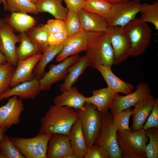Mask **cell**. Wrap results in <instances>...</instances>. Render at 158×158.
Wrapping results in <instances>:
<instances>
[{
	"label": "cell",
	"instance_id": "1",
	"mask_svg": "<svg viewBox=\"0 0 158 158\" xmlns=\"http://www.w3.org/2000/svg\"><path fill=\"white\" fill-rule=\"evenodd\" d=\"M78 119L76 109L67 106L52 105L41 119L38 133L68 135L73 124Z\"/></svg>",
	"mask_w": 158,
	"mask_h": 158
},
{
	"label": "cell",
	"instance_id": "2",
	"mask_svg": "<svg viewBox=\"0 0 158 158\" xmlns=\"http://www.w3.org/2000/svg\"><path fill=\"white\" fill-rule=\"evenodd\" d=\"M85 55L91 66L95 69L97 65L110 68L114 64V55L110 37L106 32H88Z\"/></svg>",
	"mask_w": 158,
	"mask_h": 158
},
{
	"label": "cell",
	"instance_id": "3",
	"mask_svg": "<svg viewBox=\"0 0 158 158\" xmlns=\"http://www.w3.org/2000/svg\"><path fill=\"white\" fill-rule=\"evenodd\" d=\"M130 45V56L134 57L142 54L150 44L152 30L147 23L138 18L123 28Z\"/></svg>",
	"mask_w": 158,
	"mask_h": 158
},
{
	"label": "cell",
	"instance_id": "4",
	"mask_svg": "<svg viewBox=\"0 0 158 158\" xmlns=\"http://www.w3.org/2000/svg\"><path fill=\"white\" fill-rule=\"evenodd\" d=\"M148 140L143 129L137 131L117 132L118 146L124 158H146L145 149Z\"/></svg>",
	"mask_w": 158,
	"mask_h": 158
},
{
	"label": "cell",
	"instance_id": "5",
	"mask_svg": "<svg viewBox=\"0 0 158 158\" xmlns=\"http://www.w3.org/2000/svg\"><path fill=\"white\" fill-rule=\"evenodd\" d=\"M83 109H76L78 114L87 147L93 146L99 135L102 121V113L94 105L85 102Z\"/></svg>",
	"mask_w": 158,
	"mask_h": 158
},
{
	"label": "cell",
	"instance_id": "6",
	"mask_svg": "<svg viewBox=\"0 0 158 158\" xmlns=\"http://www.w3.org/2000/svg\"><path fill=\"white\" fill-rule=\"evenodd\" d=\"M52 135L38 133L32 138L10 137V138L26 158H47L48 144Z\"/></svg>",
	"mask_w": 158,
	"mask_h": 158
},
{
	"label": "cell",
	"instance_id": "7",
	"mask_svg": "<svg viewBox=\"0 0 158 158\" xmlns=\"http://www.w3.org/2000/svg\"><path fill=\"white\" fill-rule=\"evenodd\" d=\"M117 132L111 113L108 111L103 113L100 132L94 144L104 147L110 158L122 157L117 143Z\"/></svg>",
	"mask_w": 158,
	"mask_h": 158
},
{
	"label": "cell",
	"instance_id": "8",
	"mask_svg": "<svg viewBox=\"0 0 158 158\" xmlns=\"http://www.w3.org/2000/svg\"><path fill=\"white\" fill-rule=\"evenodd\" d=\"M141 4L134 0H127L112 5L107 20L109 27H124L135 18L140 12Z\"/></svg>",
	"mask_w": 158,
	"mask_h": 158
},
{
	"label": "cell",
	"instance_id": "9",
	"mask_svg": "<svg viewBox=\"0 0 158 158\" xmlns=\"http://www.w3.org/2000/svg\"><path fill=\"white\" fill-rule=\"evenodd\" d=\"M80 56L78 54L68 57L57 64H51L49 71L38 80L41 91H47L55 83L63 78L68 73V69L77 62Z\"/></svg>",
	"mask_w": 158,
	"mask_h": 158
},
{
	"label": "cell",
	"instance_id": "10",
	"mask_svg": "<svg viewBox=\"0 0 158 158\" xmlns=\"http://www.w3.org/2000/svg\"><path fill=\"white\" fill-rule=\"evenodd\" d=\"M8 98L6 104L0 107V128L5 130L20 124L25 109L23 100L19 97L14 96Z\"/></svg>",
	"mask_w": 158,
	"mask_h": 158
},
{
	"label": "cell",
	"instance_id": "11",
	"mask_svg": "<svg viewBox=\"0 0 158 158\" xmlns=\"http://www.w3.org/2000/svg\"><path fill=\"white\" fill-rule=\"evenodd\" d=\"M19 42L18 36L15 34L13 28L4 21L0 27V52L4 55L7 62L15 68L18 62L16 44Z\"/></svg>",
	"mask_w": 158,
	"mask_h": 158
},
{
	"label": "cell",
	"instance_id": "12",
	"mask_svg": "<svg viewBox=\"0 0 158 158\" xmlns=\"http://www.w3.org/2000/svg\"><path fill=\"white\" fill-rule=\"evenodd\" d=\"M151 90L149 85L144 82L139 83L136 90L133 92L121 96L118 94L110 108L113 116L124 110L134 105L141 100L150 95Z\"/></svg>",
	"mask_w": 158,
	"mask_h": 158
},
{
	"label": "cell",
	"instance_id": "13",
	"mask_svg": "<svg viewBox=\"0 0 158 158\" xmlns=\"http://www.w3.org/2000/svg\"><path fill=\"white\" fill-rule=\"evenodd\" d=\"M109 34L114 55V64L118 65L130 56V45L123 31L119 26L109 27Z\"/></svg>",
	"mask_w": 158,
	"mask_h": 158
},
{
	"label": "cell",
	"instance_id": "14",
	"mask_svg": "<svg viewBox=\"0 0 158 158\" xmlns=\"http://www.w3.org/2000/svg\"><path fill=\"white\" fill-rule=\"evenodd\" d=\"M42 54L40 52L26 59L18 61L10 84L11 88L35 78L32 74L33 71L40 60Z\"/></svg>",
	"mask_w": 158,
	"mask_h": 158
},
{
	"label": "cell",
	"instance_id": "15",
	"mask_svg": "<svg viewBox=\"0 0 158 158\" xmlns=\"http://www.w3.org/2000/svg\"><path fill=\"white\" fill-rule=\"evenodd\" d=\"M88 34V32L84 30L69 37L63 44L62 51L56 56V61L61 62L69 56L85 51Z\"/></svg>",
	"mask_w": 158,
	"mask_h": 158
},
{
	"label": "cell",
	"instance_id": "16",
	"mask_svg": "<svg viewBox=\"0 0 158 158\" xmlns=\"http://www.w3.org/2000/svg\"><path fill=\"white\" fill-rule=\"evenodd\" d=\"M41 91L38 80L34 78L9 88L0 97V101L14 96L22 100L34 99Z\"/></svg>",
	"mask_w": 158,
	"mask_h": 158
},
{
	"label": "cell",
	"instance_id": "17",
	"mask_svg": "<svg viewBox=\"0 0 158 158\" xmlns=\"http://www.w3.org/2000/svg\"><path fill=\"white\" fill-rule=\"evenodd\" d=\"M154 99L150 95L134 105L132 115L133 124L130 128L133 131L142 129L144 123L153 109Z\"/></svg>",
	"mask_w": 158,
	"mask_h": 158
},
{
	"label": "cell",
	"instance_id": "18",
	"mask_svg": "<svg viewBox=\"0 0 158 158\" xmlns=\"http://www.w3.org/2000/svg\"><path fill=\"white\" fill-rule=\"evenodd\" d=\"M101 73L108 88L116 93L127 95L132 92L134 86L122 80L113 72L111 68L105 65H97L95 67Z\"/></svg>",
	"mask_w": 158,
	"mask_h": 158
},
{
	"label": "cell",
	"instance_id": "19",
	"mask_svg": "<svg viewBox=\"0 0 158 158\" xmlns=\"http://www.w3.org/2000/svg\"><path fill=\"white\" fill-rule=\"evenodd\" d=\"M73 152L68 136L52 134L48 144L47 158H62L66 154Z\"/></svg>",
	"mask_w": 158,
	"mask_h": 158
},
{
	"label": "cell",
	"instance_id": "20",
	"mask_svg": "<svg viewBox=\"0 0 158 158\" xmlns=\"http://www.w3.org/2000/svg\"><path fill=\"white\" fill-rule=\"evenodd\" d=\"M62 92L54 98V105L67 106L75 109H84L86 97L79 92L76 87L72 86Z\"/></svg>",
	"mask_w": 158,
	"mask_h": 158
},
{
	"label": "cell",
	"instance_id": "21",
	"mask_svg": "<svg viewBox=\"0 0 158 158\" xmlns=\"http://www.w3.org/2000/svg\"><path fill=\"white\" fill-rule=\"evenodd\" d=\"M118 93L108 87L93 91L92 95L86 97V102L94 105L102 113L108 111Z\"/></svg>",
	"mask_w": 158,
	"mask_h": 158
},
{
	"label": "cell",
	"instance_id": "22",
	"mask_svg": "<svg viewBox=\"0 0 158 158\" xmlns=\"http://www.w3.org/2000/svg\"><path fill=\"white\" fill-rule=\"evenodd\" d=\"M78 14L84 31L94 32L107 31L109 27L106 19L83 9Z\"/></svg>",
	"mask_w": 158,
	"mask_h": 158
},
{
	"label": "cell",
	"instance_id": "23",
	"mask_svg": "<svg viewBox=\"0 0 158 158\" xmlns=\"http://www.w3.org/2000/svg\"><path fill=\"white\" fill-rule=\"evenodd\" d=\"M91 66V63L85 55L80 57L78 60L70 66L64 82L60 87V92H62L71 88L87 67Z\"/></svg>",
	"mask_w": 158,
	"mask_h": 158
},
{
	"label": "cell",
	"instance_id": "24",
	"mask_svg": "<svg viewBox=\"0 0 158 158\" xmlns=\"http://www.w3.org/2000/svg\"><path fill=\"white\" fill-rule=\"evenodd\" d=\"M68 136L73 153L84 158L87 147L79 118L73 124Z\"/></svg>",
	"mask_w": 158,
	"mask_h": 158
},
{
	"label": "cell",
	"instance_id": "25",
	"mask_svg": "<svg viewBox=\"0 0 158 158\" xmlns=\"http://www.w3.org/2000/svg\"><path fill=\"white\" fill-rule=\"evenodd\" d=\"M13 30L20 33L26 32L35 26L36 19L28 14L12 12L9 16L3 19Z\"/></svg>",
	"mask_w": 158,
	"mask_h": 158
},
{
	"label": "cell",
	"instance_id": "26",
	"mask_svg": "<svg viewBox=\"0 0 158 158\" xmlns=\"http://www.w3.org/2000/svg\"><path fill=\"white\" fill-rule=\"evenodd\" d=\"M63 0H39L35 4L38 13L47 12L55 19L65 20L68 9L63 6Z\"/></svg>",
	"mask_w": 158,
	"mask_h": 158
},
{
	"label": "cell",
	"instance_id": "27",
	"mask_svg": "<svg viewBox=\"0 0 158 158\" xmlns=\"http://www.w3.org/2000/svg\"><path fill=\"white\" fill-rule=\"evenodd\" d=\"M63 44L58 45H49L42 53L41 58L35 67L32 72L34 78L38 80L40 79L44 75L45 68L55 57L62 51Z\"/></svg>",
	"mask_w": 158,
	"mask_h": 158
},
{
	"label": "cell",
	"instance_id": "28",
	"mask_svg": "<svg viewBox=\"0 0 158 158\" xmlns=\"http://www.w3.org/2000/svg\"><path fill=\"white\" fill-rule=\"evenodd\" d=\"M18 36L20 43L16 49V56L18 61L26 59L41 52L26 32L20 33Z\"/></svg>",
	"mask_w": 158,
	"mask_h": 158
},
{
	"label": "cell",
	"instance_id": "29",
	"mask_svg": "<svg viewBox=\"0 0 158 158\" xmlns=\"http://www.w3.org/2000/svg\"><path fill=\"white\" fill-rule=\"evenodd\" d=\"M26 33L40 52L42 53L49 45L48 33L44 24H41L35 26Z\"/></svg>",
	"mask_w": 158,
	"mask_h": 158
},
{
	"label": "cell",
	"instance_id": "30",
	"mask_svg": "<svg viewBox=\"0 0 158 158\" xmlns=\"http://www.w3.org/2000/svg\"><path fill=\"white\" fill-rule=\"evenodd\" d=\"M112 5L105 0H85L82 9L97 14L107 20Z\"/></svg>",
	"mask_w": 158,
	"mask_h": 158
},
{
	"label": "cell",
	"instance_id": "31",
	"mask_svg": "<svg viewBox=\"0 0 158 158\" xmlns=\"http://www.w3.org/2000/svg\"><path fill=\"white\" fill-rule=\"evenodd\" d=\"M7 11L37 14L39 13L35 4L30 0H6Z\"/></svg>",
	"mask_w": 158,
	"mask_h": 158
},
{
	"label": "cell",
	"instance_id": "32",
	"mask_svg": "<svg viewBox=\"0 0 158 158\" xmlns=\"http://www.w3.org/2000/svg\"><path fill=\"white\" fill-rule=\"evenodd\" d=\"M140 12L141 19L144 22L152 24L157 30H158V0L152 4L146 3L141 4Z\"/></svg>",
	"mask_w": 158,
	"mask_h": 158
},
{
	"label": "cell",
	"instance_id": "33",
	"mask_svg": "<svg viewBox=\"0 0 158 158\" xmlns=\"http://www.w3.org/2000/svg\"><path fill=\"white\" fill-rule=\"evenodd\" d=\"M5 134L0 142V158H26Z\"/></svg>",
	"mask_w": 158,
	"mask_h": 158
},
{
	"label": "cell",
	"instance_id": "34",
	"mask_svg": "<svg viewBox=\"0 0 158 158\" xmlns=\"http://www.w3.org/2000/svg\"><path fill=\"white\" fill-rule=\"evenodd\" d=\"M147 137L150 139L146 145L145 153L146 158H158V128H152L145 130Z\"/></svg>",
	"mask_w": 158,
	"mask_h": 158
},
{
	"label": "cell",
	"instance_id": "35",
	"mask_svg": "<svg viewBox=\"0 0 158 158\" xmlns=\"http://www.w3.org/2000/svg\"><path fill=\"white\" fill-rule=\"evenodd\" d=\"M15 68L8 62L0 63V97L9 88Z\"/></svg>",
	"mask_w": 158,
	"mask_h": 158
},
{
	"label": "cell",
	"instance_id": "36",
	"mask_svg": "<svg viewBox=\"0 0 158 158\" xmlns=\"http://www.w3.org/2000/svg\"><path fill=\"white\" fill-rule=\"evenodd\" d=\"M66 31L69 37L84 31L78 14L68 10L64 20Z\"/></svg>",
	"mask_w": 158,
	"mask_h": 158
},
{
	"label": "cell",
	"instance_id": "37",
	"mask_svg": "<svg viewBox=\"0 0 158 158\" xmlns=\"http://www.w3.org/2000/svg\"><path fill=\"white\" fill-rule=\"evenodd\" d=\"M131 108L123 110L113 116L117 131L124 130L133 131L129 127V118L132 114Z\"/></svg>",
	"mask_w": 158,
	"mask_h": 158
},
{
	"label": "cell",
	"instance_id": "38",
	"mask_svg": "<svg viewBox=\"0 0 158 158\" xmlns=\"http://www.w3.org/2000/svg\"><path fill=\"white\" fill-rule=\"evenodd\" d=\"M84 158H110L109 154L103 147L94 144L88 148Z\"/></svg>",
	"mask_w": 158,
	"mask_h": 158
},
{
	"label": "cell",
	"instance_id": "39",
	"mask_svg": "<svg viewBox=\"0 0 158 158\" xmlns=\"http://www.w3.org/2000/svg\"><path fill=\"white\" fill-rule=\"evenodd\" d=\"M45 26L49 33H57L66 31L64 20L56 19L48 20Z\"/></svg>",
	"mask_w": 158,
	"mask_h": 158
},
{
	"label": "cell",
	"instance_id": "40",
	"mask_svg": "<svg viewBox=\"0 0 158 158\" xmlns=\"http://www.w3.org/2000/svg\"><path fill=\"white\" fill-rule=\"evenodd\" d=\"M142 129L145 130L152 128H158V99L155 98L153 109Z\"/></svg>",
	"mask_w": 158,
	"mask_h": 158
},
{
	"label": "cell",
	"instance_id": "41",
	"mask_svg": "<svg viewBox=\"0 0 158 158\" xmlns=\"http://www.w3.org/2000/svg\"><path fill=\"white\" fill-rule=\"evenodd\" d=\"M69 37L66 31L55 33H48V44L51 45L64 44Z\"/></svg>",
	"mask_w": 158,
	"mask_h": 158
},
{
	"label": "cell",
	"instance_id": "42",
	"mask_svg": "<svg viewBox=\"0 0 158 158\" xmlns=\"http://www.w3.org/2000/svg\"><path fill=\"white\" fill-rule=\"evenodd\" d=\"M66 5L68 10H71L78 13L79 11L82 9L85 0H63Z\"/></svg>",
	"mask_w": 158,
	"mask_h": 158
},
{
	"label": "cell",
	"instance_id": "43",
	"mask_svg": "<svg viewBox=\"0 0 158 158\" xmlns=\"http://www.w3.org/2000/svg\"><path fill=\"white\" fill-rule=\"evenodd\" d=\"M62 158H81V157L73 152H71L66 154Z\"/></svg>",
	"mask_w": 158,
	"mask_h": 158
},
{
	"label": "cell",
	"instance_id": "44",
	"mask_svg": "<svg viewBox=\"0 0 158 158\" xmlns=\"http://www.w3.org/2000/svg\"><path fill=\"white\" fill-rule=\"evenodd\" d=\"M6 62L7 60L4 55L0 52V63H4Z\"/></svg>",
	"mask_w": 158,
	"mask_h": 158
},
{
	"label": "cell",
	"instance_id": "45",
	"mask_svg": "<svg viewBox=\"0 0 158 158\" xmlns=\"http://www.w3.org/2000/svg\"><path fill=\"white\" fill-rule=\"evenodd\" d=\"M111 5L115 4L127 0H105Z\"/></svg>",
	"mask_w": 158,
	"mask_h": 158
},
{
	"label": "cell",
	"instance_id": "46",
	"mask_svg": "<svg viewBox=\"0 0 158 158\" xmlns=\"http://www.w3.org/2000/svg\"><path fill=\"white\" fill-rule=\"evenodd\" d=\"M6 130L4 129L0 128V142L1 140L3 135L5 134Z\"/></svg>",
	"mask_w": 158,
	"mask_h": 158
},
{
	"label": "cell",
	"instance_id": "47",
	"mask_svg": "<svg viewBox=\"0 0 158 158\" xmlns=\"http://www.w3.org/2000/svg\"><path fill=\"white\" fill-rule=\"evenodd\" d=\"M4 5V8L6 11H7V4L6 0H1Z\"/></svg>",
	"mask_w": 158,
	"mask_h": 158
},
{
	"label": "cell",
	"instance_id": "48",
	"mask_svg": "<svg viewBox=\"0 0 158 158\" xmlns=\"http://www.w3.org/2000/svg\"><path fill=\"white\" fill-rule=\"evenodd\" d=\"M4 22V20L3 19H2L1 18H0V27L3 24Z\"/></svg>",
	"mask_w": 158,
	"mask_h": 158
},
{
	"label": "cell",
	"instance_id": "49",
	"mask_svg": "<svg viewBox=\"0 0 158 158\" xmlns=\"http://www.w3.org/2000/svg\"><path fill=\"white\" fill-rule=\"evenodd\" d=\"M32 2L35 4L39 0H30Z\"/></svg>",
	"mask_w": 158,
	"mask_h": 158
},
{
	"label": "cell",
	"instance_id": "50",
	"mask_svg": "<svg viewBox=\"0 0 158 158\" xmlns=\"http://www.w3.org/2000/svg\"><path fill=\"white\" fill-rule=\"evenodd\" d=\"M2 3H3L2 0H0V6L1 5V4Z\"/></svg>",
	"mask_w": 158,
	"mask_h": 158
},
{
	"label": "cell",
	"instance_id": "51",
	"mask_svg": "<svg viewBox=\"0 0 158 158\" xmlns=\"http://www.w3.org/2000/svg\"><path fill=\"white\" fill-rule=\"evenodd\" d=\"M135 1H138V2H140V0H133Z\"/></svg>",
	"mask_w": 158,
	"mask_h": 158
}]
</instances>
